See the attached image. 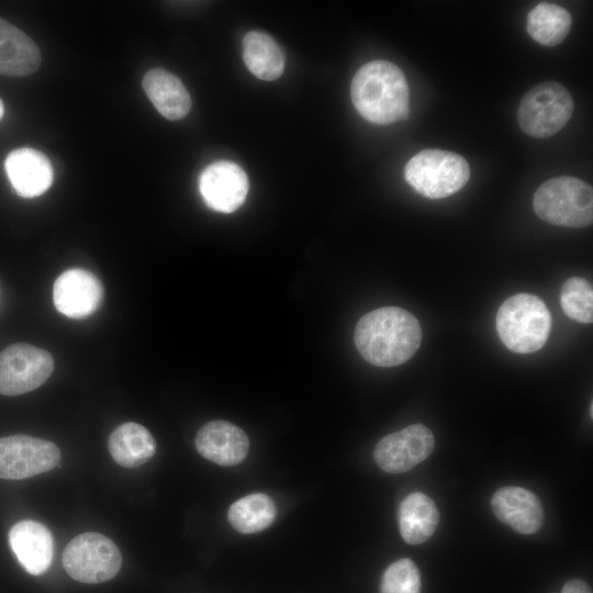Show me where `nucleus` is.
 <instances>
[{
  "instance_id": "9",
  "label": "nucleus",
  "mask_w": 593,
  "mask_h": 593,
  "mask_svg": "<svg viewBox=\"0 0 593 593\" xmlns=\"http://www.w3.org/2000/svg\"><path fill=\"white\" fill-rule=\"evenodd\" d=\"M60 450L52 441L27 435L0 438V479L22 480L58 466Z\"/></svg>"
},
{
  "instance_id": "1",
  "label": "nucleus",
  "mask_w": 593,
  "mask_h": 593,
  "mask_svg": "<svg viewBox=\"0 0 593 593\" xmlns=\"http://www.w3.org/2000/svg\"><path fill=\"white\" fill-rule=\"evenodd\" d=\"M357 350L365 360L378 367L404 363L422 343L417 318L399 306H383L365 314L354 334Z\"/></svg>"
},
{
  "instance_id": "16",
  "label": "nucleus",
  "mask_w": 593,
  "mask_h": 593,
  "mask_svg": "<svg viewBox=\"0 0 593 593\" xmlns=\"http://www.w3.org/2000/svg\"><path fill=\"white\" fill-rule=\"evenodd\" d=\"M5 174L14 191L23 198L43 194L53 182V167L40 150L21 147L12 150L4 160Z\"/></svg>"
},
{
  "instance_id": "20",
  "label": "nucleus",
  "mask_w": 593,
  "mask_h": 593,
  "mask_svg": "<svg viewBox=\"0 0 593 593\" xmlns=\"http://www.w3.org/2000/svg\"><path fill=\"white\" fill-rule=\"evenodd\" d=\"M439 513L434 501L422 492L407 495L399 508V528L402 538L412 545L426 541L435 532Z\"/></svg>"
},
{
  "instance_id": "22",
  "label": "nucleus",
  "mask_w": 593,
  "mask_h": 593,
  "mask_svg": "<svg viewBox=\"0 0 593 593\" xmlns=\"http://www.w3.org/2000/svg\"><path fill=\"white\" fill-rule=\"evenodd\" d=\"M572 18L563 7L541 2L534 7L526 22V30L530 37L548 47L559 45L569 34Z\"/></svg>"
},
{
  "instance_id": "15",
  "label": "nucleus",
  "mask_w": 593,
  "mask_h": 593,
  "mask_svg": "<svg viewBox=\"0 0 593 593\" xmlns=\"http://www.w3.org/2000/svg\"><path fill=\"white\" fill-rule=\"evenodd\" d=\"M491 506L497 519L519 534L532 535L544 524V510L539 499L524 488L499 489L491 499Z\"/></svg>"
},
{
  "instance_id": "4",
  "label": "nucleus",
  "mask_w": 593,
  "mask_h": 593,
  "mask_svg": "<svg viewBox=\"0 0 593 593\" xmlns=\"http://www.w3.org/2000/svg\"><path fill=\"white\" fill-rule=\"evenodd\" d=\"M533 206L537 216L549 224L586 227L593 221V190L575 177L551 178L536 190Z\"/></svg>"
},
{
  "instance_id": "23",
  "label": "nucleus",
  "mask_w": 593,
  "mask_h": 593,
  "mask_svg": "<svg viewBox=\"0 0 593 593\" xmlns=\"http://www.w3.org/2000/svg\"><path fill=\"white\" fill-rule=\"evenodd\" d=\"M276 517V504L264 493H251L235 501L227 512L231 526L242 534L261 532L268 528Z\"/></svg>"
},
{
  "instance_id": "6",
  "label": "nucleus",
  "mask_w": 593,
  "mask_h": 593,
  "mask_svg": "<svg viewBox=\"0 0 593 593\" xmlns=\"http://www.w3.org/2000/svg\"><path fill=\"white\" fill-rule=\"evenodd\" d=\"M573 108L572 96L566 87L555 81L541 82L522 98L517 122L532 137H550L566 126Z\"/></svg>"
},
{
  "instance_id": "25",
  "label": "nucleus",
  "mask_w": 593,
  "mask_h": 593,
  "mask_svg": "<svg viewBox=\"0 0 593 593\" xmlns=\"http://www.w3.org/2000/svg\"><path fill=\"white\" fill-rule=\"evenodd\" d=\"M421 574L416 564L409 558L391 563L381 581V593H419Z\"/></svg>"
},
{
  "instance_id": "27",
  "label": "nucleus",
  "mask_w": 593,
  "mask_h": 593,
  "mask_svg": "<svg viewBox=\"0 0 593 593\" xmlns=\"http://www.w3.org/2000/svg\"><path fill=\"white\" fill-rule=\"evenodd\" d=\"M3 114H4V107H3V103H2V101L0 99V119L3 116Z\"/></svg>"
},
{
  "instance_id": "12",
  "label": "nucleus",
  "mask_w": 593,
  "mask_h": 593,
  "mask_svg": "<svg viewBox=\"0 0 593 593\" xmlns=\"http://www.w3.org/2000/svg\"><path fill=\"white\" fill-rule=\"evenodd\" d=\"M102 298L101 281L86 269H68L54 282L55 307L70 318H83L91 315L100 306Z\"/></svg>"
},
{
  "instance_id": "19",
  "label": "nucleus",
  "mask_w": 593,
  "mask_h": 593,
  "mask_svg": "<svg viewBox=\"0 0 593 593\" xmlns=\"http://www.w3.org/2000/svg\"><path fill=\"white\" fill-rule=\"evenodd\" d=\"M109 451L118 465L134 468L144 465L154 456L156 441L146 427L135 422H126L111 433Z\"/></svg>"
},
{
  "instance_id": "8",
  "label": "nucleus",
  "mask_w": 593,
  "mask_h": 593,
  "mask_svg": "<svg viewBox=\"0 0 593 593\" xmlns=\"http://www.w3.org/2000/svg\"><path fill=\"white\" fill-rule=\"evenodd\" d=\"M54 370V358L45 349L16 343L0 353V393L14 396L41 387Z\"/></svg>"
},
{
  "instance_id": "24",
  "label": "nucleus",
  "mask_w": 593,
  "mask_h": 593,
  "mask_svg": "<svg viewBox=\"0 0 593 593\" xmlns=\"http://www.w3.org/2000/svg\"><path fill=\"white\" fill-rule=\"evenodd\" d=\"M560 303L571 320L590 324L593 321V288L584 278H569L561 288Z\"/></svg>"
},
{
  "instance_id": "13",
  "label": "nucleus",
  "mask_w": 593,
  "mask_h": 593,
  "mask_svg": "<svg viewBox=\"0 0 593 593\" xmlns=\"http://www.w3.org/2000/svg\"><path fill=\"white\" fill-rule=\"evenodd\" d=\"M194 443L203 458L220 466L242 462L249 450L246 433L235 424L222 419L204 424L198 430Z\"/></svg>"
},
{
  "instance_id": "17",
  "label": "nucleus",
  "mask_w": 593,
  "mask_h": 593,
  "mask_svg": "<svg viewBox=\"0 0 593 593\" xmlns=\"http://www.w3.org/2000/svg\"><path fill=\"white\" fill-rule=\"evenodd\" d=\"M143 88L164 118L175 121L189 113L191 98L181 80L174 74L161 68H153L145 74Z\"/></svg>"
},
{
  "instance_id": "26",
  "label": "nucleus",
  "mask_w": 593,
  "mask_h": 593,
  "mask_svg": "<svg viewBox=\"0 0 593 593\" xmlns=\"http://www.w3.org/2000/svg\"><path fill=\"white\" fill-rule=\"evenodd\" d=\"M561 593H592V590L586 582L573 579L563 585Z\"/></svg>"
},
{
  "instance_id": "21",
  "label": "nucleus",
  "mask_w": 593,
  "mask_h": 593,
  "mask_svg": "<svg viewBox=\"0 0 593 593\" xmlns=\"http://www.w3.org/2000/svg\"><path fill=\"white\" fill-rule=\"evenodd\" d=\"M243 59L248 70L261 80H275L284 69V54L267 33L250 31L243 38Z\"/></svg>"
},
{
  "instance_id": "7",
  "label": "nucleus",
  "mask_w": 593,
  "mask_h": 593,
  "mask_svg": "<svg viewBox=\"0 0 593 593\" xmlns=\"http://www.w3.org/2000/svg\"><path fill=\"white\" fill-rule=\"evenodd\" d=\"M122 564L118 546L99 533H83L72 538L63 552V566L74 580L101 583L114 578Z\"/></svg>"
},
{
  "instance_id": "14",
  "label": "nucleus",
  "mask_w": 593,
  "mask_h": 593,
  "mask_svg": "<svg viewBox=\"0 0 593 593\" xmlns=\"http://www.w3.org/2000/svg\"><path fill=\"white\" fill-rule=\"evenodd\" d=\"M9 544L20 564L32 575H41L52 564L54 538L49 529L33 519H23L9 530Z\"/></svg>"
},
{
  "instance_id": "10",
  "label": "nucleus",
  "mask_w": 593,
  "mask_h": 593,
  "mask_svg": "<svg viewBox=\"0 0 593 593\" xmlns=\"http://www.w3.org/2000/svg\"><path fill=\"white\" fill-rule=\"evenodd\" d=\"M435 439L423 424H413L381 438L373 450L377 465L389 473H403L425 460Z\"/></svg>"
},
{
  "instance_id": "2",
  "label": "nucleus",
  "mask_w": 593,
  "mask_h": 593,
  "mask_svg": "<svg viewBox=\"0 0 593 593\" xmlns=\"http://www.w3.org/2000/svg\"><path fill=\"white\" fill-rule=\"evenodd\" d=\"M350 97L357 112L373 124L406 120L410 90L403 71L388 60H372L355 74Z\"/></svg>"
},
{
  "instance_id": "18",
  "label": "nucleus",
  "mask_w": 593,
  "mask_h": 593,
  "mask_svg": "<svg viewBox=\"0 0 593 593\" xmlns=\"http://www.w3.org/2000/svg\"><path fill=\"white\" fill-rule=\"evenodd\" d=\"M41 52L21 30L0 18V75L26 76L37 70Z\"/></svg>"
},
{
  "instance_id": "11",
  "label": "nucleus",
  "mask_w": 593,
  "mask_h": 593,
  "mask_svg": "<svg viewBox=\"0 0 593 593\" xmlns=\"http://www.w3.org/2000/svg\"><path fill=\"white\" fill-rule=\"evenodd\" d=\"M249 182L235 163L219 160L206 166L199 177V191L205 204L221 213H232L245 202Z\"/></svg>"
},
{
  "instance_id": "3",
  "label": "nucleus",
  "mask_w": 593,
  "mask_h": 593,
  "mask_svg": "<svg viewBox=\"0 0 593 593\" xmlns=\"http://www.w3.org/2000/svg\"><path fill=\"white\" fill-rule=\"evenodd\" d=\"M551 324L545 302L529 293L506 299L496 314V331L502 343L517 354L539 350L548 339Z\"/></svg>"
},
{
  "instance_id": "5",
  "label": "nucleus",
  "mask_w": 593,
  "mask_h": 593,
  "mask_svg": "<svg viewBox=\"0 0 593 593\" xmlns=\"http://www.w3.org/2000/svg\"><path fill=\"white\" fill-rule=\"evenodd\" d=\"M406 182L428 199L447 198L461 190L470 178L468 161L459 154L428 148L405 165Z\"/></svg>"
}]
</instances>
